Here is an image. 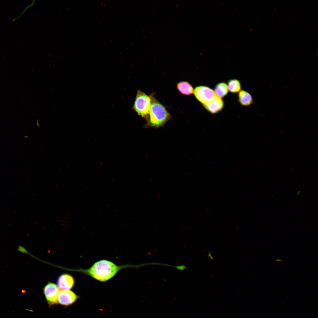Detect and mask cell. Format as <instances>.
I'll return each mask as SVG.
<instances>
[{
  "instance_id": "obj_1",
  "label": "cell",
  "mask_w": 318,
  "mask_h": 318,
  "mask_svg": "<svg viewBox=\"0 0 318 318\" xmlns=\"http://www.w3.org/2000/svg\"><path fill=\"white\" fill-rule=\"evenodd\" d=\"M140 264L118 265L110 261L102 259L95 262L89 268L82 270L85 274L101 282H105L114 277L120 270L128 268H137Z\"/></svg>"
},
{
  "instance_id": "obj_2",
  "label": "cell",
  "mask_w": 318,
  "mask_h": 318,
  "mask_svg": "<svg viewBox=\"0 0 318 318\" xmlns=\"http://www.w3.org/2000/svg\"><path fill=\"white\" fill-rule=\"evenodd\" d=\"M147 125L158 127L170 120V115L165 107L152 96Z\"/></svg>"
},
{
  "instance_id": "obj_3",
  "label": "cell",
  "mask_w": 318,
  "mask_h": 318,
  "mask_svg": "<svg viewBox=\"0 0 318 318\" xmlns=\"http://www.w3.org/2000/svg\"><path fill=\"white\" fill-rule=\"evenodd\" d=\"M151 103V95L148 96L138 90L133 107V109L141 117L148 119Z\"/></svg>"
},
{
  "instance_id": "obj_4",
  "label": "cell",
  "mask_w": 318,
  "mask_h": 318,
  "mask_svg": "<svg viewBox=\"0 0 318 318\" xmlns=\"http://www.w3.org/2000/svg\"><path fill=\"white\" fill-rule=\"evenodd\" d=\"M193 94L196 99L203 105L212 100L216 95L214 90L205 86H199L194 90Z\"/></svg>"
},
{
  "instance_id": "obj_5",
  "label": "cell",
  "mask_w": 318,
  "mask_h": 318,
  "mask_svg": "<svg viewBox=\"0 0 318 318\" xmlns=\"http://www.w3.org/2000/svg\"><path fill=\"white\" fill-rule=\"evenodd\" d=\"M44 292L46 299L50 305L56 304L60 292L58 286L52 283H49L44 288Z\"/></svg>"
},
{
  "instance_id": "obj_6",
  "label": "cell",
  "mask_w": 318,
  "mask_h": 318,
  "mask_svg": "<svg viewBox=\"0 0 318 318\" xmlns=\"http://www.w3.org/2000/svg\"><path fill=\"white\" fill-rule=\"evenodd\" d=\"M78 298V297L71 291L62 290L59 294L57 302L62 305H68L73 303Z\"/></svg>"
},
{
  "instance_id": "obj_7",
  "label": "cell",
  "mask_w": 318,
  "mask_h": 318,
  "mask_svg": "<svg viewBox=\"0 0 318 318\" xmlns=\"http://www.w3.org/2000/svg\"><path fill=\"white\" fill-rule=\"evenodd\" d=\"M203 105L208 111L214 114L221 111L224 106V102L221 98L216 96L211 101Z\"/></svg>"
},
{
  "instance_id": "obj_8",
  "label": "cell",
  "mask_w": 318,
  "mask_h": 318,
  "mask_svg": "<svg viewBox=\"0 0 318 318\" xmlns=\"http://www.w3.org/2000/svg\"><path fill=\"white\" fill-rule=\"evenodd\" d=\"M57 286L62 290H69L74 284V280L72 276L67 274L60 276L57 279Z\"/></svg>"
},
{
  "instance_id": "obj_9",
  "label": "cell",
  "mask_w": 318,
  "mask_h": 318,
  "mask_svg": "<svg viewBox=\"0 0 318 318\" xmlns=\"http://www.w3.org/2000/svg\"><path fill=\"white\" fill-rule=\"evenodd\" d=\"M238 101L243 106H248L254 103V100L251 95L249 92L244 90H241L238 95Z\"/></svg>"
},
{
  "instance_id": "obj_10",
  "label": "cell",
  "mask_w": 318,
  "mask_h": 318,
  "mask_svg": "<svg viewBox=\"0 0 318 318\" xmlns=\"http://www.w3.org/2000/svg\"><path fill=\"white\" fill-rule=\"evenodd\" d=\"M177 88L182 94L189 95L193 93L194 90L192 86L186 81H182L177 84Z\"/></svg>"
},
{
  "instance_id": "obj_11",
  "label": "cell",
  "mask_w": 318,
  "mask_h": 318,
  "mask_svg": "<svg viewBox=\"0 0 318 318\" xmlns=\"http://www.w3.org/2000/svg\"><path fill=\"white\" fill-rule=\"evenodd\" d=\"M214 91L217 97L221 98L223 97L228 92L227 84L224 82L218 83L215 86Z\"/></svg>"
},
{
  "instance_id": "obj_12",
  "label": "cell",
  "mask_w": 318,
  "mask_h": 318,
  "mask_svg": "<svg viewBox=\"0 0 318 318\" xmlns=\"http://www.w3.org/2000/svg\"><path fill=\"white\" fill-rule=\"evenodd\" d=\"M227 86L228 90L232 93L239 92L241 90V84L238 80L232 79L228 80Z\"/></svg>"
},
{
  "instance_id": "obj_13",
  "label": "cell",
  "mask_w": 318,
  "mask_h": 318,
  "mask_svg": "<svg viewBox=\"0 0 318 318\" xmlns=\"http://www.w3.org/2000/svg\"><path fill=\"white\" fill-rule=\"evenodd\" d=\"M175 267L176 269L181 271H183L186 268V266L184 265L176 266Z\"/></svg>"
}]
</instances>
